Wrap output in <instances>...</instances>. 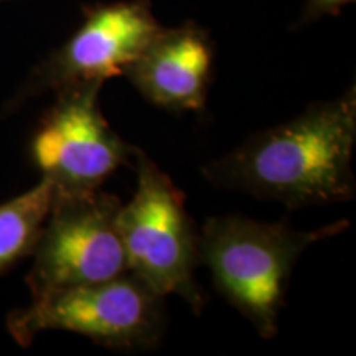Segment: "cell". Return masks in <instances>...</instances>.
<instances>
[{
	"mask_svg": "<svg viewBox=\"0 0 356 356\" xmlns=\"http://www.w3.org/2000/svg\"><path fill=\"white\" fill-rule=\"evenodd\" d=\"M13 340L29 346L40 332L65 330L109 350L154 348L165 330L163 297L132 273L104 282L65 287L32 297L7 317Z\"/></svg>",
	"mask_w": 356,
	"mask_h": 356,
	"instance_id": "4",
	"label": "cell"
},
{
	"mask_svg": "<svg viewBox=\"0 0 356 356\" xmlns=\"http://www.w3.org/2000/svg\"><path fill=\"white\" fill-rule=\"evenodd\" d=\"M53 197L51 181L42 178L33 188L0 203V275L32 254Z\"/></svg>",
	"mask_w": 356,
	"mask_h": 356,
	"instance_id": "9",
	"label": "cell"
},
{
	"mask_svg": "<svg viewBox=\"0 0 356 356\" xmlns=\"http://www.w3.org/2000/svg\"><path fill=\"white\" fill-rule=\"evenodd\" d=\"M356 88L248 137L203 167L216 188L273 200L297 210L351 202L356 195Z\"/></svg>",
	"mask_w": 356,
	"mask_h": 356,
	"instance_id": "1",
	"label": "cell"
},
{
	"mask_svg": "<svg viewBox=\"0 0 356 356\" xmlns=\"http://www.w3.org/2000/svg\"><path fill=\"white\" fill-rule=\"evenodd\" d=\"M121 200L101 188L55 193L32 251L26 274L32 297L56 289L88 286L129 273L118 228Z\"/></svg>",
	"mask_w": 356,
	"mask_h": 356,
	"instance_id": "5",
	"label": "cell"
},
{
	"mask_svg": "<svg viewBox=\"0 0 356 356\" xmlns=\"http://www.w3.org/2000/svg\"><path fill=\"white\" fill-rule=\"evenodd\" d=\"M350 3H355V0H305L296 26L302 29V26L322 20L323 17L340 15L341 10Z\"/></svg>",
	"mask_w": 356,
	"mask_h": 356,
	"instance_id": "10",
	"label": "cell"
},
{
	"mask_svg": "<svg viewBox=\"0 0 356 356\" xmlns=\"http://www.w3.org/2000/svg\"><path fill=\"white\" fill-rule=\"evenodd\" d=\"M0 2H6V0H0Z\"/></svg>",
	"mask_w": 356,
	"mask_h": 356,
	"instance_id": "11",
	"label": "cell"
},
{
	"mask_svg": "<svg viewBox=\"0 0 356 356\" xmlns=\"http://www.w3.org/2000/svg\"><path fill=\"white\" fill-rule=\"evenodd\" d=\"M104 84L86 83L56 91L30 140V160L55 193L101 188L119 167L132 163L136 147L106 121L99 106Z\"/></svg>",
	"mask_w": 356,
	"mask_h": 356,
	"instance_id": "7",
	"label": "cell"
},
{
	"mask_svg": "<svg viewBox=\"0 0 356 356\" xmlns=\"http://www.w3.org/2000/svg\"><path fill=\"white\" fill-rule=\"evenodd\" d=\"M215 44L203 26L186 20L162 29L124 71L147 101L173 113L207 108Z\"/></svg>",
	"mask_w": 356,
	"mask_h": 356,
	"instance_id": "8",
	"label": "cell"
},
{
	"mask_svg": "<svg viewBox=\"0 0 356 356\" xmlns=\"http://www.w3.org/2000/svg\"><path fill=\"white\" fill-rule=\"evenodd\" d=\"M162 25L150 0H118L83 7L81 24L70 38L30 71L0 109V119L47 91L122 76L131 61Z\"/></svg>",
	"mask_w": 356,
	"mask_h": 356,
	"instance_id": "6",
	"label": "cell"
},
{
	"mask_svg": "<svg viewBox=\"0 0 356 356\" xmlns=\"http://www.w3.org/2000/svg\"><path fill=\"white\" fill-rule=\"evenodd\" d=\"M137 188L121 204L118 228L129 273L160 297L177 296L200 315L207 305L195 270L200 266V229L185 207V195L144 150H134Z\"/></svg>",
	"mask_w": 356,
	"mask_h": 356,
	"instance_id": "3",
	"label": "cell"
},
{
	"mask_svg": "<svg viewBox=\"0 0 356 356\" xmlns=\"http://www.w3.org/2000/svg\"><path fill=\"white\" fill-rule=\"evenodd\" d=\"M348 228V220L299 231L286 221L213 216L200 229V264L210 269L216 291L262 338L270 340L277 333L289 280L299 257L312 244L335 238Z\"/></svg>",
	"mask_w": 356,
	"mask_h": 356,
	"instance_id": "2",
	"label": "cell"
}]
</instances>
